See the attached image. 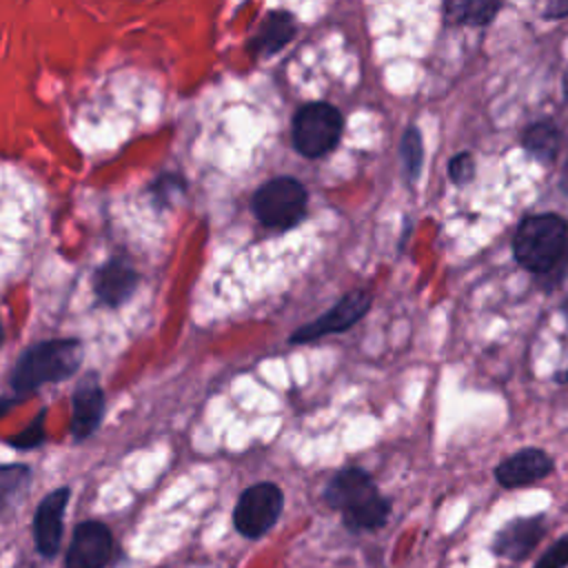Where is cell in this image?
Wrapping results in <instances>:
<instances>
[{
	"instance_id": "1",
	"label": "cell",
	"mask_w": 568,
	"mask_h": 568,
	"mask_svg": "<svg viewBox=\"0 0 568 568\" xmlns=\"http://www.w3.org/2000/svg\"><path fill=\"white\" fill-rule=\"evenodd\" d=\"M324 499L342 513L344 526L353 532L375 530L390 515V501L379 495L373 477L357 466L335 473L324 488Z\"/></svg>"
},
{
	"instance_id": "2",
	"label": "cell",
	"mask_w": 568,
	"mask_h": 568,
	"mask_svg": "<svg viewBox=\"0 0 568 568\" xmlns=\"http://www.w3.org/2000/svg\"><path fill=\"white\" fill-rule=\"evenodd\" d=\"M84 346L75 337L36 342L13 364L9 386L20 399L44 384H58L69 379L80 368Z\"/></svg>"
},
{
	"instance_id": "3",
	"label": "cell",
	"mask_w": 568,
	"mask_h": 568,
	"mask_svg": "<svg viewBox=\"0 0 568 568\" xmlns=\"http://www.w3.org/2000/svg\"><path fill=\"white\" fill-rule=\"evenodd\" d=\"M568 253V222L557 213L524 217L513 235V255L519 266L546 275Z\"/></svg>"
},
{
	"instance_id": "4",
	"label": "cell",
	"mask_w": 568,
	"mask_h": 568,
	"mask_svg": "<svg viewBox=\"0 0 568 568\" xmlns=\"http://www.w3.org/2000/svg\"><path fill=\"white\" fill-rule=\"evenodd\" d=\"M251 209L266 229L286 231L306 217L308 193L304 184L291 175L271 178L253 193Z\"/></svg>"
},
{
	"instance_id": "5",
	"label": "cell",
	"mask_w": 568,
	"mask_h": 568,
	"mask_svg": "<svg viewBox=\"0 0 568 568\" xmlns=\"http://www.w3.org/2000/svg\"><path fill=\"white\" fill-rule=\"evenodd\" d=\"M344 131V118L337 106L331 102H306L302 104L291 124V138L293 146L304 158H322L328 151H333L342 138Z\"/></svg>"
},
{
	"instance_id": "6",
	"label": "cell",
	"mask_w": 568,
	"mask_h": 568,
	"mask_svg": "<svg viewBox=\"0 0 568 568\" xmlns=\"http://www.w3.org/2000/svg\"><path fill=\"white\" fill-rule=\"evenodd\" d=\"M284 508V493L273 481H260L248 486L233 510L235 530L246 539L266 535L280 519Z\"/></svg>"
},
{
	"instance_id": "7",
	"label": "cell",
	"mask_w": 568,
	"mask_h": 568,
	"mask_svg": "<svg viewBox=\"0 0 568 568\" xmlns=\"http://www.w3.org/2000/svg\"><path fill=\"white\" fill-rule=\"evenodd\" d=\"M371 308V295L366 291H348L342 295L335 306H331L326 313L315 317L313 322L300 326L291 333V344H308L331 333H344L351 326H355Z\"/></svg>"
},
{
	"instance_id": "8",
	"label": "cell",
	"mask_w": 568,
	"mask_h": 568,
	"mask_svg": "<svg viewBox=\"0 0 568 568\" xmlns=\"http://www.w3.org/2000/svg\"><path fill=\"white\" fill-rule=\"evenodd\" d=\"M113 557L111 528L98 519L80 521L73 528L71 544L67 548V568H106Z\"/></svg>"
},
{
	"instance_id": "9",
	"label": "cell",
	"mask_w": 568,
	"mask_h": 568,
	"mask_svg": "<svg viewBox=\"0 0 568 568\" xmlns=\"http://www.w3.org/2000/svg\"><path fill=\"white\" fill-rule=\"evenodd\" d=\"M71 497L69 486H60L51 493H47L33 515V544L36 550L44 557L51 559L60 550L62 541V530H64V508Z\"/></svg>"
},
{
	"instance_id": "10",
	"label": "cell",
	"mask_w": 568,
	"mask_h": 568,
	"mask_svg": "<svg viewBox=\"0 0 568 568\" xmlns=\"http://www.w3.org/2000/svg\"><path fill=\"white\" fill-rule=\"evenodd\" d=\"M91 282L98 304L106 308H118L135 293L140 275L126 260L111 257L95 268Z\"/></svg>"
},
{
	"instance_id": "11",
	"label": "cell",
	"mask_w": 568,
	"mask_h": 568,
	"mask_svg": "<svg viewBox=\"0 0 568 568\" xmlns=\"http://www.w3.org/2000/svg\"><path fill=\"white\" fill-rule=\"evenodd\" d=\"M106 397L102 386L91 377L80 382L71 395V422L69 433L75 442L91 437L104 419Z\"/></svg>"
},
{
	"instance_id": "12",
	"label": "cell",
	"mask_w": 568,
	"mask_h": 568,
	"mask_svg": "<svg viewBox=\"0 0 568 568\" xmlns=\"http://www.w3.org/2000/svg\"><path fill=\"white\" fill-rule=\"evenodd\" d=\"M552 457L541 448H521L515 455L499 462L495 477L504 488L530 486L552 473Z\"/></svg>"
},
{
	"instance_id": "13",
	"label": "cell",
	"mask_w": 568,
	"mask_h": 568,
	"mask_svg": "<svg viewBox=\"0 0 568 568\" xmlns=\"http://www.w3.org/2000/svg\"><path fill=\"white\" fill-rule=\"evenodd\" d=\"M544 535V515H535V517H519L513 519L510 524H506L495 541H493V550L510 561H519L524 559L541 539Z\"/></svg>"
},
{
	"instance_id": "14",
	"label": "cell",
	"mask_w": 568,
	"mask_h": 568,
	"mask_svg": "<svg viewBox=\"0 0 568 568\" xmlns=\"http://www.w3.org/2000/svg\"><path fill=\"white\" fill-rule=\"evenodd\" d=\"M295 33H297V22H295L293 13H288L284 9L271 11V13H266L264 22L260 24L257 33L253 36L248 51L255 58H271L277 51H282L295 38Z\"/></svg>"
},
{
	"instance_id": "15",
	"label": "cell",
	"mask_w": 568,
	"mask_h": 568,
	"mask_svg": "<svg viewBox=\"0 0 568 568\" xmlns=\"http://www.w3.org/2000/svg\"><path fill=\"white\" fill-rule=\"evenodd\" d=\"M521 146L524 151L535 158L537 162L544 164H552L559 155V146H561V131L559 126L550 120H535L530 122L524 133H521Z\"/></svg>"
},
{
	"instance_id": "16",
	"label": "cell",
	"mask_w": 568,
	"mask_h": 568,
	"mask_svg": "<svg viewBox=\"0 0 568 568\" xmlns=\"http://www.w3.org/2000/svg\"><path fill=\"white\" fill-rule=\"evenodd\" d=\"M444 18L448 24L486 27L504 9L501 2L493 0H448L444 2Z\"/></svg>"
},
{
	"instance_id": "17",
	"label": "cell",
	"mask_w": 568,
	"mask_h": 568,
	"mask_svg": "<svg viewBox=\"0 0 568 568\" xmlns=\"http://www.w3.org/2000/svg\"><path fill=\"white\" fill-rule=\"evenodd\" d=\"M31 484V468L27 464L0 466V515L7 513L18 499L24 497Z\"/></svg>"
},
{
	"instance_id": "18",
	"label": "cell",
	"mask_w": 568,
	"mask_h": 568,
	"mask_svg": "<svg viewBox=\"0 0 568 568\" xmlns=\"http://www.w3.org/2000/svg\"><path fill=\"white\" fill-rule=\"evenodd\" d=\"M399 160H402V173L406 182L413 186L419 180L422 166H424V140L417 126H408L404 131L399 142Z\"/></svg>"
},
{
	"instance_id": "19",
	"label": "cell",
	"mask_w": 568,
	"mask_h": 568,
	"mask_svg": "<svg viewBox=\"0 0 568 568\" xmlns=\"http://www.w3.org/2000/svg\"><path fill=\"white\" fill-rule=\"evenodd\" d=\"M44 415H47V410L42 408V410L36 415V419H33L24 430H20L18 435L9 437L7 444H9L11 448H18V450H33V448L42 446V442H44V437H47V433H44Z\"/></svg>"
},
{
	"instance_id": "20",
	"label": "cell",
	"mask_w": 568,
	"mask_h": 568,
	"mask_svg": "<svg viewBox=\"0 0 568 568\" xmlns=\"http://www.w3.org/2000/svg\"><path fill=\"white\" fill-rule=\"evenodd\" d=\"M448 178L455 186H464L475 178V158L468 151H462L448 160Z\"/></svg>"
},
{
	"instance_id": "21",
	"label": "cell",
	"mask_w": 568,
	"mask_h": 568,
	"mask_svg": "<svg viewBox=\"0 0 568 568\" xmlns=\"http://www.w3.org/2000/svg\"><path fill=\"white\" fill-rule=\"evenodd\" d=\"M184 178L178 175V173H164V175H158L155 182L151 184V195L164 204L173 193H182L184 191Z\"/></svg>"
},
{
	"instance_id": "22",
	"label": "cell",
	"mask_w": 568,
	"mask_h": 568,
	"mask_svg": "<svg viewBox=\"0 0 568 568\" xmlns=\"http://www.w3.org/2000/svg\"><path fill=\"white\" fill-rule=\"evenodd\" d=\"M566 566H568V535L555 541L535 564V568H566Z\"/></svg>"
},
{
	"instance_id": "23",
	"label": "cell",
	"mask_w": 568,
	"mask_h": 568,
	"mask_svg": "<svg viewBox=\"0 0 568 568\" xmlns=\"http://www.w3.org/2000/svg\"><path fill=\"white\" fill-rule=\"evenodd\" d=\"M544 20H561L568 18V0H555L544 7Z\"/></svg>"
},
{
	"instance_id": "24",
	"label": "cell",
	"mask_w": 568,
	"mask_h": 568,
	"mask_svg": "<svg viewBox=\"0 0 568 568\" xmlns=\"http://www.w3.org/2000/svg\"><path fill=\"white\" fill-rule=\"evenodd\" d=\"M559 189L568 195V160L564 162V169H561V180H559Z\"/></svg>"
},
{
	"instance_id": "25",
	"label": "cell",
	"mask_w": 568,
	"mask_h": 568,
	"mask_svg": "<svg viewBox=\"0 0 568 568\" xmlns=\"http://www.w3.org/2000/svg\"><path fill=\"white\" fill-rule=\"evenodd\" d=\"M20 399L18 397H13V399H0V415H4L7 410H9V406H13V404H18Z\"/></svg>"
},
{
	"instance_id": "26",
	"label": "cell",
	"mask_w": 568,
	"mask_h": 568,
	"mask_svg": "<svg viewBox=\"0 0 568 568\" xmlns=\"http://www.w3.org/2000/svg\"><path fill=\"white\" fill-rule=\"evenodd\" d=\"M559 313L566 317V322H568V293H566V297L561 300V304H559Z\"/></svg>"
},
{
	"instance_id": "27",
	"label": "cell",
	"mask_w": 568,
	"mask_h": 568,
	"mask_svg": "<svg viewBox=\"0 0 568 568\" xmlns=\"http://www.w3.org/2000/svg\"><path fill=\"white\" fill-rule=\"evenodd\" d=\"M555 382H559V384H568V368H566V371H559V373L555 375Z\"/></svg>"
},
{
	"instance_id": "28",
	"label": "cell",
	"mask_w": 568,
	"mask_h": 568,
	"mask_svg": "<svg viewBox=\"0 0 568 568\" xmlns=\"http://www.w3.org/2000/svg\"><path fill=\"white\" fill-rule=\"evenodd\" d=\"M561 89H564V98L568 100V69L564 71V80H561Z\"/></svg>"
},
{
	"instance_id": "29",
	"label": "cell",
	"mask_w": 568,
	"mask_h": 568,
	"mask_svg": "<svg viewBox=\"0 0 568 568\" xmlns=\"http://www.w3.org/2000/svg\"><path fill=\"white\" fill-rule=\"evenodd\" d=\"M2 342H4V328H2V322H0V346H2Z\"/></svg>"
}]
</instances>
